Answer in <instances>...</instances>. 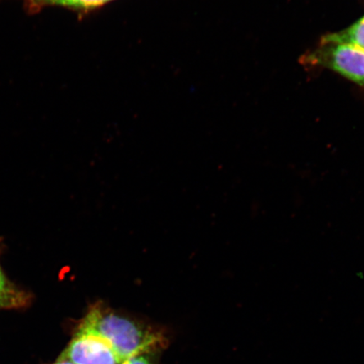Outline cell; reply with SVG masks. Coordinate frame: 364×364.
Wrapping results in <instances>:
<instances>
[{"instance_id": "obj_1", "label": "cell", "mask_w": 364, "mask_h": 364, "mask_svg": "<svg viewBox=\"0 0 364 364\" xmlns=\"http://www.w3.org/2000/svg\"><path fill=\"white\" fill-rule=\"evenodd\" d=\"M80 327L106 341L122 361L149 353L161 344V336L149 326L102 302L89 308Z\"/></svg>"}, {"instance_id": "obj_3", "label": "cell", "mask_w": 364, "mask_h": 364, "mask_svg": "<svg viewBox=\"0 0 364 364\" xmlns=\"http://www.w3.org/2000/svg\"><path fill=\"white\" fill-rule=\"evenodd\" d=\"M60 358L74 364H121L122 359L106 341L79 326Z\"/></svg>"}, {"instance_id": "obj_7", "label": "cell", "mask_w": 364, "mask_h": 364, "mask_svg": "<svg viewBox=\"0 0 364 364\" xmlns=\"http://www.w3.org/2000/svg\"><path fill=\"white\" fill-rule=\"evenodd\" d=\"M121 364H154V363L149 353H146L127 358Z\"/></svg>"}, {"instance_id": "obj_2", "label": "cell", "mask_w": 364, "mask_h": 364, "mask_svg": "<svg viewBox=\"0 0 364 364\" xmlns=\"http://www.w3.org/2000/svg\"><path fill=\"white\" fill-rule=\"evenodd\" d=\"M304 65L327 68L364 89V50L348 43L323 38L303 56Z\"/></svg>"}, {"instance_id": "obj_6", "label": "cell", "mask_w": 364, "mask_h": 364, "mask_svg": "<svg viewBox=\"0 0 364 364\" xmlns=\"http://www.w3.org/2000/svg\"><path fill=\"white\" fill-rule=\"evenodd\" d=\"M38 6H45V4H56V6H62L75 8H94L102 6L112 0H30Z\"/></svg>"}, {"instance_id": "obj_5", "label": "cell", "mask_w": 364, "mask_h": 364, "mask_svg": "<svg viewBox=\"0 0 364 364\" xmlns=\"http://www.w3.org/2000/svg\"><path fill=\"white\" fill-rule=\"evenodd\" d=\"M323 36L335 42L351 44L364 50V16L348 28Z\"/></svg>"}, {"instance_id": "obj_8", "label": "cell", "mask_w": 364, "mask_h": 364, "mask_svg": "<svg viewBox=\"0 0 364 364\" xmlns=\"http://www.w3.org/2000/svg\"><path fill=\"white\" fill-rule=\"evenodd\" d=\"M52 364H74V363H72L71 362L66 360V359H65V358H62L59 357L58 358V360L55 363H53Z\"/></svg>"}, {"instance_id": "obj_4", "label": "cell", "mask_w": 364, "mask_h": 364, "mask_svg": "<svg viewBox=\"0 0 364 364\" xmlns=\"http://www.w3.org/2000/svg\"><path fill=\"white\" fill-rule=\"evenodd\" d=\"M4 242L0 238V256L3 252ZM31 296L8 279L0 264V309H20L29 306Z\"/></svg>"}]
</instances>
